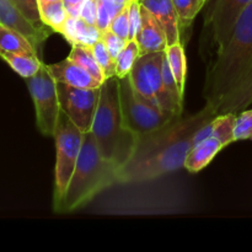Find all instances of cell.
Listing matches in <instances>:
<instances>
[{
	"instance_id": "7",
	"label": "cell",
	"mask_w": 252,
	"mask_h": 252,
	"mask_svg": "<svg viewBox=\"0 0 252 252\" xmlns=\"http://www.w3.org/2000/svg\"><path fill=\"white\" fill-rule=\"evenodd\" d=\"M118 88L123 123L137 137L159 129L176 117L162 112L160 108L138 95L133 89L129 75L118 78Z\"/></svg>"
},
{
	"instance_id": "23",
	"label": "cell",
	"mask_w": 252,
	"mask_h": 252,
	"mask_svg": "<svg viewBox=\"0 0 252 252\" xmlns=\"http://www.w3.org/2000/svg\"><path fill=\"white\" fill-rule=\"evenodd\" d=\"M236 116H238L236 113H223L218 115L213 120L214 127L212 137L217 138L224 148L235 142L234 129H235Z\"/></svg>"
},
{
	"instance_id": "1",
	"label": "cell",
	"mask_w": 252,
	"mask_h": 252,
	"mask_svg": "<svg viewBox=\"0 0 252 252\" xmlns=\"http://www.w3.org/2000/svg\"><path fill=\"white\" fill-rule=\"evenodd\" d=\"M211 106L187 117L176 116L169 123L138 137L132 158L118 172L120 184H140L184 167L201 127L217 117Z\"/></svg>"
},
{
	"instance_id": "4",
	"label": "cell",
	"mask_w": 252,
	"mask_h": 252,
	"mask_svg": "<svg viewBox=\"0 0 252 252\" xmlns=\"http://www.w3.org/2000/svg\"><path fill=\"white\" fill-rule=\"evenodd\" d=\"M90 132L105 159L120 169L129 161L138 137L123 123L117 76L106 79L101 85L100 100Z\"/></svg>"
},
{
	"instance_id": "20",
	"label": "cell",
	"mask_w": 252,
	"mask_h": 252,
	"mask_svg": "<svg viewBox=\"0 0 252 252\" xmlns=\"http://www.w3.org/2000/svg\"><path fill=\"white\" fill-rule=\"evenodd\" d=\"M38 6L42 22L46 26H48L49 29L53 30L54 32L61 33L62 29H63L64 24H65L66 19H68V14H66V10L62 0L49 2H38Z\"/></svg>"
},
{
	"instance_id": "22",
	"label": "cell",
	"mask_w": 252,
	"mask_h": 252,
	"mask_svg": "<svg viewBox=\"0 0 252 252\" xmlns=\"http://www.w3.org/2000/svg\"><path fill=\"white\" fill-rule=\"evenodd\" d=\"M129 0H97L96 26L101 32L110 29L112 20L128 5Z\"/></svg>"
},
{
	"instance_id": "2",
	"label": "cell",
	"mask_w": 252,
	"mask_h": 252,
	"mask_svg": "<svg viewBox=\"0 0 252 252\" xmlns=\"http://www.w3.org/2000/svg\"><path fill=\"white\" fill-rule=\"evenodd\" d=\"M204 97L217 115H238L252 103V2L239 16L228 43L217 51Z\"/></svg>"
},
{
	"instance_id": "24",
	"label": "cell",
	"mask_w": 252,
	"mask_h": 252,
	"mask_svg": "<svg viewBox=\"0 0 252 252\" xmlns=\"http://www.w3.org/2000/svg\"><path fill=\"white\" fill-rule=\"evenodd\" d=\"M139 57V47L135 39L128 42L122 52L116 58V76L117 78H125L129 75Z\"/></svg>"
},
{
	"instance_id": "11",
	"label": "cell",
	"mask_w": 252,
	"mask_h": 252,
	"mask_svg": "<svg viewBox=\"0 0 252 252\" xmlns=\"http://www.w3.org/2000/svg\"><path fill=\"white\" fill-rule=\"evenodd\" d=\"M0 24L21 32L27 37L37 52H41L43 42L53 33L51 29H39L24 16L12 0H0Z\"/></svg>"
},
{
	"instance_id": "27",
	"label": "cell",
	"mask_w": 252,
	"mask_h": 252,
	"mask_svg": "<svg viewBox=\"0 0 252 252\" xmlns=\"http://www.w3.org/2000/svg\"><path fill=\"white\" fill-rule=\"evenodd\" d=\"M234 137H235V142L252 140V110H244L238 113Z\"/></svg>"
},
{
	"instance_id": "25",
	"label": "cell",
	"mask_w": 252,
	"mask_h": 252,
	"mask_svg": "<svg viewBox=\"0 0 252 252\" xmlns=\"http://www.w3.org/2000/svg\"><path fill=\"white\" fill-rule=\"evenodd\" d=\"M172 2L179 15L180 26L181 29H186L203 9L207 0H172Z\"/></svg>"
},
{
	"instance_id": "19",
	"label": "cell",
	"mask_w": 252,
	"mask_h": 252,
	"mask_svg": "<svg viewBox=\"0 0 252 252\" xmlns=\"http://www.w3.org/2000/svg\"><path fill=\"white\" fill-rule=\"evenodd\" d=\"M167 61H169L170 68H171L174 78L176 80L177 88H179L180 94L185 95V85H186V74H187V61L186 54L182 43L172 44L166 49Z\"/></svg>"
},
{
	"instance_id": "17",
	"label": "cell",
	"mask_w": 252,
	"mask_h": 252,
	"mask_svg": "<svg viewBox=\"0 0 252 252\" xmlns=\"http://www.w3.org/2000/svg\"><path fill=\"white\" fill-rule=\"evenodd\" d=\"M0 52L38 56L32 42L16 30L0 24Z\"/></svg>"
},
{
	"instance_id": "10",
	"label": "cell",
	"mask_w": 252,
	"mask_h": 252,
	"mask_svg": "<svg viewBox=\"0 0 252 252\" xmlns=\"http://www.w3.org/2000/svg\"><path fill=\"white\" fill-rule=\"evenodd\" d=\"M252 0H212L207 16V26L211 27L217 51L230 39L236 21Z\"/></svg>"
},
{
	"instance_id": "35",
	"label": "cell",
	"mask_w": 252,
	"mask_h": 252,
	"mask_svg": "<svg viewBox=\"0 0 252 252\" xmlns=\"http://www.w3.org/2000/svg\"><path fill=\"white\" fill-rule=\"evenodd\" d=\"M49 1H58V0H38V2H49Z\"/></svg>"
},
{
	"instance_id": "6",
	"label": "cell",
	"mask_w": 252,
	"mask_h": 252,
	"mask_svg": "<svg viewBox=\"0 0 252 252\" xmlns=\"http://www.w3.org/2000/svg\"><path fill=\"white\" fill-rule=\"evenodd\" d=\"M53 138L56 142L53 203L56 204L65 194L73 176L83 147L84 133L71 122L63 111H61Z\"/></svg>"
},
{
	"instance_id": "12",
	"label": "cell",
	"mask_w": 252,
	"mask_h": 252,
	"mask_svg": "<svg viewBox=\"0 0 252 252\" xmlns=\"http://www.w3.org/2000/svg\"><path fill=\"white\" fill-rule=\"evenodd\" d=\"M140 4L154 16L166 36L167 47L181 43V26L172 0H139Z\"/></svg>"
},
{
	"instance_id": "15",
	"label": "cell",
	"mask_w": 252,
	"mask_h": 252,
	"mask_svg": "<svg viewBox=\"0 0 252 252\" xmlns=\"http://www.w3.org/2000/svg\"><path fill=\"white\" fill-rule=\"evenodd\" d=\"M61 34L71 46L93 47L98 39L102 38V32L97 26L88 24L80 16H68Z\"/></svg>"
},
{
	"instance_id": "31",
	"label": "cell",
	"mask_w": 252,
	"mask_h": 252,
	"mask_svg": "<svg viewBox=\"0 0 252 252\" xmlns=\"http://www.w3.org/2000/svg\"><path fill=\"white\" fill-rule=\"evenodd\" d=\"M102 41L103 43L106 44L108 52H110L111 56L113 57L115 61L118 57V54L125 49V47L127 46L128 42H129L125 38H121V37L117 36L116 33H113L110 29L102 32Z\"/></svg>"
},
{
	"instance_id": "28",
	"label": "cell",
	"mask_w": 252,
	"mask_h": 252,
	"mask_svg": "<svg viewBox=\"0 0 252 252\" xmlns=\"http://www.w3.org/2000/svg\"><path fill=\"white\" fill-rule=\"evenodd\" d=\"M12 1H14L15 5L19 7L20 11L24 14V16L26 17L27 20H30L34 26L39 27V29H49V27L46 26L41 20L38 0H12Z\"/></svg>"
},
{
	"instance_id": "26",
	"label": "cell",
	"mask_w": 252,
	"mask_h": 252,
	"mask_svg": "<svg viewBox=\"0 0 252 252\" xmlns=\"http://www.w3.org/2000/svg\"><path fill=\"white\" fill-rule=\"evenodd\" d=\"M93 53L100 65L101 70L103 71V75L106 79H110L112 76H116V61L111 53L108 52L107 47L103 43L102 38L98 39L93 46Z\"/></svg>"
},
{
	"instance_id": "3",
	"label": "cell",
	"mask_w": 252,
	"mask_h": 252,
	"mask_svg": "<svg viewBox=\"0 0 252 252\" xmlns=\"http://www.w3.org/2000/svg\"><path fill=\"white\" fill-rule=\"evenodd\" d=\"M120 167L102 157L93 133H84L83 147L63 198L54 204L57 213L81 208L106 189L118 182Z\"/></svg>"
},
{
	"instance_id": "5",
	"label": "cell",
	"mask_w": 252,
	"mask_h": 252,
	"mask_svg": "<svg viewBox=\"0 0 252 252\" xmlns=\"http://www.w3.org/2000/svg\"><path fill=\"white\" fill-rule=\"evenodd\" d=\"M164 52H155L138 57L129 73V79L135 93L148 102L160 108L162 112L180 116L184 112V107L175 101L162 81L161 65Z\"/></svg>"
},
{
	"instance_id": "32",
	"label": "cell",
	"mask_w": 252,
	"mask_h": 252,
	"mask_svg": "<svg viewBox=\"0 0 252 252\" xmlns=\"http://www.w3.org/2000/svg\"><path fill=\"white\" fill-rule=\"evenodd\" d=\"M110 30L120 36L121 38H125L130 41L129 37V21H128V5L112 20Z\"/></svg>"
},
{
	"instance_id": "21",
	"label": "cell",
	"mask_w": 252,
	"mask_h": 252,
	"mask_svg": "<svg viewBox=\"0 0 252 252\" xmlns=\"http://www.w3.org/2000/svg\"><path fill=\"white\" fill-rule=\"evenodd\" d=\"M68 58L75 62L79 65L83 66L85 70H88L94 78L100 80L101 83H103L106 80L105 75H103V71L101 70L100 65H98L97 61H96L95 56L93 53V47L73 46Z\"/></svg>"
},
{
	"instance_id": "8",
	"label": "cell",
	"mask_w": 252,
	"mask_h": 252,
	"mask_svg": "<svg viewBox=\"0 0 252 252\" xmlns=\"http://www.w3.org/2000/svg\"><path fill=\"white\" fill-rule=\"evenodd\" d=\"M26 84L36 111L37 128L46 137H53L61 106L57 81L49 73L47 64H42L37 74L26 79Z\"/></svg>"
},
{
	"instance_id": "16",
	"label": "cell",
	"mask_w": 252,
	"mask_h": 252,
	"mask_svg": "<svg viewBox=\"0 0 252 252\" xmlns=\"http://www.w3.org/2000/svg\"><path fill=\"white\" fill-rule=\"evenodd\" d=\"M224 149L223 144L217 138L209 137L192 147L185 160L184 167L192 174H197L208 166L219 152Z\"/></svg>"
},
{
	"instance_id": "18",
	"label": "cell",
	"mask_w": 252,
	"mask_h": 252,
	"mask_svg": "<svg viewBox=\"0 0 252 252\" xmlns=\"http://www.w3.org/2000/svg\"><path fill=\"white\" fill-rule=\"evenodd\" d=\"M0 58L15 71L19 76L24 78L25 80L41 69L43 62L39 59L38 56H27V54H16L0 52Z\"/></svg>"
},
{
	"instance_id": "30",
	"label": "cell",
	"mask_w": 252,
	"mask_h": 252,
	"mask_svg": "<svg viewBox=\"0 0 252 252\" xmlns=\"http://www.w3.org/2000/svg\"><path fill=\"white\" fill-rule=\"evenodd\" d=\"M128 21H129L130 41L135 39L142 26V5L139 0H129L128 2Z\"/></svg>"
},
{
	"instance_id": "13",
	"label": "cell",
	"mask_w": 252,
	"mask_h": 252,
	"mask_svg": "<svg viewBox=\"0 0 252 252\" xmlns=\"http://www.w3.org/2000/svg\"><path fill=\"white\" fill-rule=\"evenodd\" d=\"M47 68L57 83L66 84V85L74 86V88L96 89L101 88V85L103 84L94 78L83 66L69 58H65L58 63L48 64Z\"/></svg>"
},
{
	"instance_id": "33",
	"label": "cell",
	"mask_w": 252,
	"mask_h": 252,
	"mask_svg": "<svg viewBox=\"0 0 252 252\" xmlns=\"http://www.w3.org/2000/svg\"><path fill=\"white\" fill-rule=\"evenodd\" d=\"M80 17L90 25H95L97 20V0H84Z\"/></svg>"
},
{
	"instance_id": "14",
	"label": "cell",
	"mask_w": 252,
	"mask_h": 252,
	"mask_svg": "<svg viewBox=\"0 0 252 252\" xmlns=\"http://www.w3.org/2000/svg\"><path fill=\"white\" fill-rule=\"evenodd\" d=\"M135 41L139 47V56L161 52L167 48V41L164 30L143 5L142 26H140L137 37H135Z\"/></svg>"
},
{
	"instance_id": "9",
	"label": "cell",
	"mask_w": 252,
	"mask_h": 252,
	"mask_svg": "<svg viewBox=\"0 0 252 252\" xmlns=\"http://www.w3.org/2000/svg\"><path fill=\"white\" fill-rule=\"evenodd\" d=\"M59 106L71 122L83 133H89L100 100V88H74L66 84L57 83Z\"/></svg>"
},
{
	"instance_id": "34",
	"label": "cell",
	"mask_w": 252,
	"mask_h": 252,
	"mask_svg": "<svg viewBox=\"0 0 252 252\" xmlns=\"http://www.w3.org/2000/svg\"><path fill=\"white\" fill-rule=\"evenodd\" d=\"M64 7L66 10L68 16L79 17L80 16L81 6H83L84 0H62Z\"/></svg>"
},
{
	"instance_id": "29",
	"label": "cell",
	"mask_w": 252,
	"mask_h": 252,
	"mask_svg": "<svg viewBox=\"0 0 252 252\" xmlns=\"http://www.w3.org/2000/svg\"><path fill=\"white\" fill-rule=\"evenodd\" d=\"M161 74H162V81H164L165 88H166L167 91L171 94V96L175 98V101H176L181 107H184V96L180 94L179 88H177L176 80H175L174 74H172L171 68H170L169 61H167L166 51L164 52V57H162Z\"/></svg>"
}]
</instances>
